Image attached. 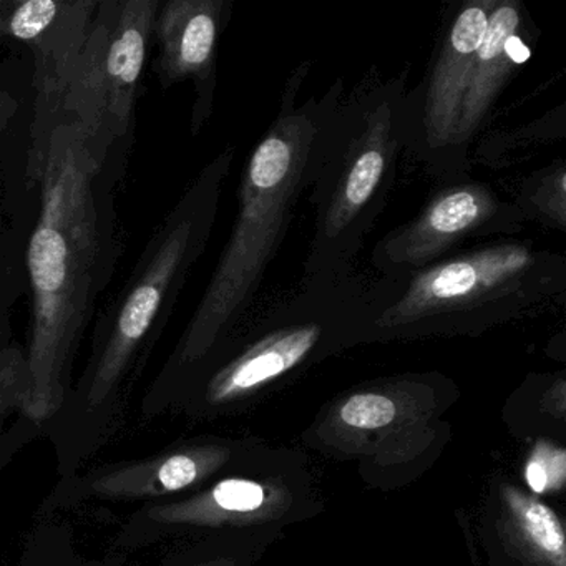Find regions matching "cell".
I'll list each match as a JSON object with an SVG mask.
<instances>
[{"mask_svg":"<svg viewBox=\"0 0 566 566\" xmlns=\"http://www.w3.org/2000/svg\"><path fill=\"white\" fill-rule=\"evenodd\" d=\"M107 158L72 122L62 120L49 138L41 213L28 250L32 329L22 410L35 422L64 403L75 347L108 280L114 224L101 188Z\"/></svg>","mask_w":566,"mask_h":566,"instance_id":"1","label":"cell"},{"mask_svg":"<svg viewBox=\"0 0 566 566\" xmlns=\"http://www.w3.org/2000/svg\"><path fill=\"white\" fill-rule=\"evenodd\" d=\"M492 8L493 0L469 2L460 9L446 35L423 104V132L432 148L452 147L460 105Z\"/></svg>","mask_w":566,"mask_h":566,"instance_id":"8","label":"cell"},{"mask_svg":"<svg viewBox=\"0 0 566 566\" xmlns=\"http://www.w3.org/2000/svg\"><path fill=\"white\" fill-rule=\"evenodd\" d=\"M98 2L94 0H0V44L34 54L35 117L29 177L39 180L49 138L62 120V101Z\"/></svg>","mask_w":566,"mask_h":566,"instance_id":"5","label":"cell"},{"mask_svg":"<svg viewBox=\"0 0 566 566\" xmlns=\"http://www.w3.org/2000/svg\"><path fill=\"white\" fill-rule=\"evenodd\" d=\"M396 412V403L382 394H356L344 403L340 419L356 429L373 430L392 422Z\"/></svg>","mask_w":566,"mask_h":566,"instance_id":"17","label":"cell"},{"mask_svg":"<svg viewBox=\"0 0 566 566\" xmlns=\"http://www.w3.org/2000/svg\"><path fill=\"white\" fill-rule=\"evenodd\" d=\"M29 397V374L21 350H0V419L12 409H24Z\"/></svg>","mask_w":566,"mask_h":566,"instance_id":"15","label":"cell"},{"mask_svg":"<svg viewBox=\"0 0 566 566\" xmlns=\"http://www.w3.org/2000/svg\"><path fill=\"white\" fill-rule=\"evenodd\" d=\"M533 201L539 211L548 214L553 220H558L563 227L565 224V171L559 170L558 174L545 178Z\"/></svg>","mask_w":566,"mask_h":566,"instance_id":"19","label":"cell"},{"mask_svg":"<svg viewBox=\"0 0 566 566\" xmlns=\"http://www.w3.org/2000/svg\"><path fill=\"white\" fill-rule=\"evenodd\" d=\"M396 147L392 111L384 102L382 107L367 115L366 130L354 138L343 158L339 180L331 190L326 210L321 213L317 230L321 243L339 240L357 214L363 213L379 188Z\"/></svg>","mask_w":566,"mask_h":566,"instance_id":"9","label":"cell"},{"mask_svg":"<svg viewBox=\"0 0 566 566\" xmlns=\"http://www.w3.org/2000/svg\"><path fill=\"white\" fill-rule=\"evenodd\" d=\"M207 453L177 450L140 462L111 467L91 480V489L112 500H148L180 492L200 480Z\"/></svg>","mask_w":566,"mask_h":566,"instance_id":"13","label":"cell"},{"mask_svg":"<svg viewBox=\"0 0 566 566\" xmlns=\"http://www.w3.org/2000/svg\"><path fill=\"white\" fill-rule=\"evenodd\" d=\"M228 164L230 157L223 155L200 175L142 254L95 364L88 406L98 407L111 396L161 314L174 306L188 270L207 243Z\"/></svg>","mask_w":566,"mask_h":566,"instance_id":"3","label":"cell"},{"mask_svg":"<svg viewBox=\"0 0 566 566\" xmlns=\"http://www.w3.org/2000/svg\"><path fill=\"white\" fill-rule=\"evenodd\" d=\"M496 208L492 191L482 185L452 188L437 197L409 227L394 234L384 254L394 266H422L485 227Z\"/></svg>","mask_w":566,"mask_h":566,"instance_id":"10","label":"cell"},{"mask_svg":"<svg viewBox=\"0 0 566 566\" xmlns=\"http://www.w3.org/2000/svg\"><path fill=\"white\" fill-rule=\"evenodd\" d=\"M505 499L526 542L553 566H566L565 532L556 513L516 490L506 489Z\"/></svg>","mask_w":566,"mask_h":566,"instance_id":"14","label":"cell"},{"mask_svg":"<svg viewBox=\"0 0 566 566\" xmlns=\"http://www.w3.org/2000/svg\"><path fill=\"white\" fill-rule=\"evenodd\" d=\"M321 326L303 324L271 334L224 367L210 386L214 402H227L294 369L321 337Z\"/></svg>","mask_w":566,"mask_h":566,"instance_id":"12","label":"cell"},{"mask_svg":"<svg viewBox=\"0 0 566 566\" xmlns=\"http://www.w3.org/2000/svg\"><path fill=\"white\" fill-rule=\"evenodd\" d=\"M160 4L158 0L98 2L69 77L62 120L77 125L105 157L134 128L138 84Z\"/></svg>","mask_w":566,"mask_h":566,"instance_id":"4","label":"cell"},{"mask_svg":"<svg viewBox=\"0 0 566 566\" xmlns=\"http://www.w3.org/2000/svg\"><path fill=\"white\" fill-rule=\"evenodd\" d=\"M565 450L549 443H538L526 463L525 479L535 493L559 490L565 483Z\"/></svg>","mask_w":566,"mask_h":566,"instance_id":"16","label":"cell"},{"mask_svg":"<svg viewBox=\"0 0 566 566\" xmlns=\"http://www.w3.org/2000/svg\"><path fill=\"white\" fill-rule=\"evenodd\" d=\"M280 117L244 168L240 213L203 300L181 344L184 359L207 353L218 334L247 306L286 230L321 135L319 108L296 111L286 97Z\"/></svg>","mask_w":566,"mask_h":566,"instance_id":"2","label":"cell"},{"mask_svg":"<svg viewBox=\"0 0 566 566\" xmlns=\"http://www.w3.org/2000/svg\"><path fill=\"white\" fill-rule=\"evenodd\" d=\"M210 500L224 512H253L263 505L264 490L250 480H224L214 486Z\"/></svg>","mask_w":566,"mask_h":566,"instance_id":"18","label":"cell"},{"mask_svg":"<svg viewBox=\"0 0 566 566\" xmlns=\"http://www.w3.org/2000/svg\"><path fill=\"white\" fill-rule=\"evenodd\" d=\"M15 111H18V104H15L14 98L0 91V137H2V132L8 127L9 120H11Z\"/></svg>","mask_w":566,"mask_h":566,"instance_id":"20","label":"cell"},{"mask_svg":"<svg viewBox=\"0 0 566 566\" xmlns=\"http://www.w3.org/2000/svg\"><path fill=\"white\" fill-rule=\"evenodd\" d=\"M530 51L522 38V12L513 0L493 2L485 35L473 61L469 87L460 105L452 147L465 144L489 114L493 101Z\"/></svg>","mask_w":566,"mask_h":566,"instance_id":"11","label":"cell"},{"mask_svg":"<svg viewBox=\"0 0 566 566\" xmlns=\"http://www.w3.org/2000/svg\"><path fill=\"white\" fill-rule=\"evenodd\" d=\"M536 268L535 256L522 244H500L452 258L413 277L390 321L417 319L430 314L459 313L515 293Z\"/></svg>","mask_w":566,"mask_h":566,"instance_id":"6","label":"cell"},{"mask_svg":"<svg viewBox=\"0 0 566 566\" xmlns=\"http://www.w3.org/2000/svg\"><path fill=\"white\" fill-rule=\"evenodd\" d=\"M223 0H168L160 4L151 38L158 44L154 71L165 87L193 81L200 125L213 97L214 61L224 18Z\"/></svg>","mask_w":566,"mask_h":566,"instance_id":"7","label":"cell"}]
</instances>
